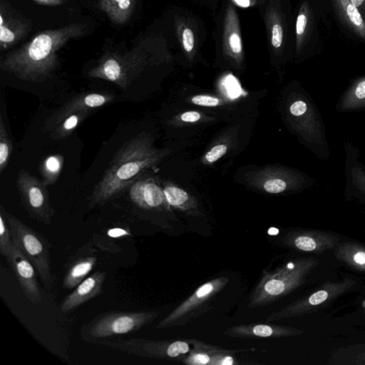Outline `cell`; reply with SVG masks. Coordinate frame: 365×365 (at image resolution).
<instances>
[{"instance_id":"obj_21","label":"cell","mask_w":365,"mask_h":365,"mask_svg":"<svg viewBox=\"0 0 365 365\" xmlns=\"http://www.w3.org/2000/svg\"><path fill=\"white\" fill-rule=\"evenodd\" d=\"M90 112L88 110L78 111L66 116L51 132V138L55 140H59L68 137L88 116Z\"/></svg>"},{"instance_id":"obj_12","label":"cell","mask_w":365,"mask_h":365,"mask_svg":"<svg viewBox=\"0 0 365 365\" xmlns=\"http://www.w3.org/2000/svg\"><path fill=\"white\" fill-rule=\"evenodd\" d=\"M106 274L97 271L78 284L63 301L61 310L63 313L77 309L92 298L98 295L102 290Z\"/></svg>"},{"instance_id":"obj_18","label":"cell","mask_w":365,"mask_h":365,"mask_svg":"<svg viewBox=\"0 0 365 365\" xmlns=\"http://www.w3.org/2000/svg\"><path fill=\"white\" fill-rule=\"evenodd\" d=\"M28 30V24L16 20L9 19L0 15V42L2 48H6L19 41Z\"/></svg>"},{"instance_id":"obj_40","label":"cell","mask_w":365,"mask_h":365,"mask_svg":"<svg viewBox=\"0 0 365 365\" xmlns=\"http://www.w3.org/2000/svg\"><path fill=\"white\" fill-rule=\"evenodd\" d=\"M235 1L240 6L247 7L249 6L248 0H235Z\"/></svg>"},{"instance_id":"obj_3","label":"cell","mask_w":365,"mask_h":365,"mask_svg":"<svg viewBox=\"0 0 365 365\" xmlns=\"http://www.w3.org/2000/svg\"><path fill=\"white\" fill-rule=\"evenodd\" d=\"M1 210L9 226L14 243L34 264L44 287L51 289L55 279L51 268L50 245L48 240L41 233L6 212L2 206Z\"/></svg>"},{"instance_id":"obj_26","label":"cell","mask_w":365,"mask_h":365,"mask_svg":"<svg viewBox=\"0 0 365 365\" xmlns=\"http://www.w3.org/2000/svg\"><path fill=\"white\" fill-rule=\"evenodd\" d=\"M287 187L286 182L278 178L269 179L264 184V189L269 193H279L283 192Z\"/></svg>"},{"instance_id":"obj_39","label":"cell","mask_w":365,"mask_h":365,"mask_svg":"<svg viewBox=\"0 0 365 365\" xmlns=\"http://www.w3.org/2000/svg\"><path fill=\"white\" fill-rule=\"evenodd\" d=\"M236 82L233 80L228 84V88H231L228 90L230 93L235 94L237 92Z\"/></svg>"},{"instance_id":"obj_41","label":"cell","mask_w":365,"mask_h":365,"mask_svg":"<svg viewBox=\"0 0 365 365\" xmlns=\"http://www.w3.org/2000/svg\"><path fill=\"white\" fill-rule=\"evenodd\" d=\"M351 2L356 6L358 7L362 4L364 0H350Z\"/></svg>"},{"instance_id":"obj_36","label":"cell","mask_w":365,"mask_h":365,"mask_svg":"<svg viewBox=\"0 0 365 365\" xmlns=\"http://www.w3.org/2000/svg\"><path fill=\"white\" fill-rule=\"evenodd\" d=\"M355 94L359 98H365V81L359 83L356 88Z\"/></svg>"},{"instance_id":"obj_19","label":"cell","mask_w":365,"mask_h":365,"mask_svg":"<svg viewBox=\"0 0 365 365\" xmlns=\"http://www.w3.org/2000/svg\"><path fill=\"white\" fill-rule=\"evenodd\" d=\"M346 22L361 38L365 39V21L350 0H333Z\"/></svg>"},{"instance_id":"obj_23","label":"cell","mask_w":365,"mask_h":365,"mask_svg":"<svg viewBox=\"0 0 365 365\" xmlns=\"http://www.w3.org/2000/svg\"><path fill=\"white\" fill-rule=\"evenodd\" d=\"M163 190L168 205L181 209L187 207L189 196L184 190L173 185H166Z\"/></svg>"},{"instance_id":"obj_4","label":"cell","mask_w":365,"mask_h":365,"mask_svg":"<svg viewBox=\"0 0 365 365\" xmlns=\"http://www.w3.org/2000/svg\"><path fill=\"white\" fill-rule=\"evenodd\" d=\"M158 316V312L154 311L105 312L85 324L81 329V336L83 340L90 343L117 338L138 331L151 323Z\"/></svg>"},{"instance_id":"obj_14","label":"cell","mask_w":365,"mask_h":365,"mask_svg":"<svg viewBox=\"0 0 365 365\" xmlns=\"http://www.w3.org/2000/svg\"><path fill=\"white\" fill-rule=\"evenodd\" d=\"M130 200L143 209H156L165 205L163 190L150 178L136 180L128 188Z\"/></svg>"},{"instance_id":"obj_13","label":"cell","mask_w":365,"mask_h":365,"mask_svg":"<svg viewBox=\"0 0 365 365\" xmlns=\"http://www.w3.org/2000/svg\"><path fill=\"white\" fill-rule=\"evenodd\" d=\"M115 96L110 93H90L75 96L47 120V125L59 124L70 114L78 111L88 110L101 107L113 101Z\"/></svg>"},{"instance_id":"obj_33","label":"cell","mask_w":365,"mask_h":365,"mask_svg":"<svg viewBox=\"0 0 365 365\" xmlns=\"http://www.w3.org/2000/svg\"><path fill=\"white\" fill-rule=\"evenodd\" d=\"M327 297L328 292L327 291H318L309 297L308 302L311 305H317L324 302Z\"/></svg>"},{"instance_id":"obj_8","label":"cell","mask_w":365,"mask_h":365,"mask_svg":"<svg viewBox=\"0 0 365 365\" xmlns=\"http://www.w3.org/2000/svg\"><path fill=\"white\" fill-rule=\"evenodd\" d=\"M301 274L299 264L295 263L264 272L250 297L248 307H262L274 303L298 284Z\"/></svg>"},{"instance_id":"obj_16","label":"cell","mask_w":365,"mask_h":365,"mask_svg":"<svg viewBox=\"0 0 365 365\" xmlns=\"http://www.w3.org/2000/svg\"><path fill=\"white\" fill-rule=\"evenodd\" d=\"M93 254L78 257L73 260L66 272L63 285L67 289L75 288L93 269L97 262Z\"/></svg>"},{"instance_id":"obj_6","label":"cell","mask_w":365,"mask_h":365,"mask_svg":"<svg viewBox=\"0 0 365 365\" xmlns=\"http://www.w3.org/2000/svg\"><path fill=\"white\" fill-rule=\"evenodd\" d=\"M93 344L138 356L157 359H183L194 348L192 340H150L141 338H120L97 340Z\"/></svg>"},{"instance_id":"obj_37","label":"cell","mask_w":365,"mask_h":365,"mask_svg":"<svg viewBox=\"0 0 365 365\" xmlns=\"http://www.w3.org/2000/svg\"><path fill=\"white\" fill-rule=\"evenodd\" d=\"M37 3L45 6H58L64 2V0H34Z\"/></svg>"},{"instance_id":"obj_2","label":"cell","mask_w":365,"mask_h":365,"mask_svg":"<svg viewBox=\"0 0 365 365\" xmlns=\"http://www.w3.org/2000/svg\"><path fill=\"white\" fill-rule=\"evenodd\" d=\"M158 160L150 139L143 134L125 141L113 155L103 176L89 197V206L102 205L113 200Z\"/></svg>"},{"instance_id":"obj_15","label":"cell","mask_w":365,"mask_h":365,"mask_svg":"<svg viewBox=\"0 0 365 365\" xmlns=\"http://www.w3.org/2000/svg\"><path fill=\"white\" fill-rule=\"evenodd\" d=\"M294 329L268 324H248L235 325L227 328L226 336L237 339L280 338L294 334Z\"/></svg>"},{"instance_id":"obj_25","label":"cell","mask_w":365,"mask_h":365,"mask_svg":"<svg viewBox=\"0 0 365 365\" xmlns=\"http://www.w3.org/2000/svg\"><path fill=\"white\" fill-rule=\"evenodd\" d=\"M294 246L302 251H313L316 249L317 243L314 239L305 235H299L294 240Z\"/></svg>"},{"instance_id":"obj_28","label":"cell","mask_w":365,"mask_h":365,"mask_svg":"<svg viewBox=\"0 0 365 365\" xmlns=\"http://www.w3.org/2000/svg\"><path fill=\"white\" fill-rule=\"evenodd\" d=\"M191 101L195 105L206 107L217 106L220 103L217 98L208 95H197L193 96Z\"/></svg>"},{"instance_id":"obj_10","label":"cell","mask_w":365,"mask_h":365,"mask_svg":"<svg viewBox=\"0 0 365 365\" xmlns=\"http://www.w3.org/2000/svg\"><path fill=\"white\" fill-rule=\"evenodd\" d=\"M5 259L14 272L26 297L32 304L41 303L42 294L34 264L14 243Z\"/></svg>"},{"instance_id":"obj_35","label":"cell","mask_w":365,"mask_h":365,"mask_svg":"<svg viewBox=\"0 0 365 365\" xmlns=\"http://www.w3.org/2000/svg\"><path fill=\"white\" fill-rule=\"evenodd\" d=\"M182 120L185 122H195L200 118V114L197 111H187L180 116Z\"/></svg>"},{"instance_id":"obj_5","label":"cell","mask_w":365,"mask_h":365,"mask_svg":"<svg viewBox=\"0 0 365 365\" xmlns=\"http://www.w3.org/2000/svg\"><path fill=\"white\" fill-rule=\"evenodd\" d=\"M145 46L139 43L124 53L108 52L88 71L91 78L110 81L126 89L148 63Z\"/></svg>"},{"instance_id":"obj_24","label":"cell","mask_w":365,"mask_h":365,"mask_svg":"<svg viewBox=\"0 0 365 365\" xmlns=\"http://www.w3.org/2000/svg\"><path fill=\"white\" fill-rule=\"evenodd\" d=\"M14 242L3 212H0V251L4 257L9 253Z\"/></svg>"},{"instance_id":"obj_17","label":"cell","mask_w":365,"mask_h":365,"mask_svg":"<svg viewBox=\"0 0 365 365\" xmlns=\"http://www.w3.org/2000/svg\"><path fill=\"white\" fill-rule=\"evenodd\" d=\"M135 4V0H101L98 6L112 22L123 24L130 19Z\"/></svg>"},{"instance_id":"obj_9","label":"cell","mask_w":365,"mask_h":365,"mask_svg":"<svg viewBox=\"0 0 365 365\" xmlns=\"http://www.w3.org/2000/svg\"><path fill=\"white\" fill-rule=\"evenodd\" d=\"M22 205L29 216L44 225H50L54 215L47 185L31 173L21 170L16 180Z\"/></svg>"},{"instance_id":"obj_22","label":"cell","mask_w":365,"mask_h":365,"mask_svg":"<svg viewBox=\"0 0 365 365\" xmlns=\"http://www.w3.org/2000/svg\"><path fill=\"white\" fill-rule=\"evenodd\" d=\"M12 142L8 135L6 129V125L3 120L2 116L0 118V173L7 166L9 158L12 153Z\"/></svg>"},{"instance_id":"obj_27","label":"cell","mask_w":365,"mask_h":365,"mask_svg":"<svg viewBox=\"0 0 365 365\" xmlns=\"http://www.w3.org/2000/svg\"><path fill=\"white\" fill-rule=\"evenodd\" d=\"M307 24V16L305 11L301 10L297 16L296 21V34L297 38V46H299L301 39L304 34Z\"/></svg>"},{"instance_id":"obj_29","label":"cell","mask_w":365,"mask_h":365,"mask_svg":"<svg viewBox=\"0 0 365 365\" xmlns=\"http://www.w3.org/2000/svg\"><path fill=\"white\" fill-rule=\"evenodd\" d=\"M227 43L231 51L235 54H240L242 46L239 32L232 31L228 37Z\"/></svg>"},{"instance_id":"obj_7","label":"cell","mask_w":365,"mask_h":365,"mask_svg":"<svg viewBox=\"0 0 365 365\" xmlns=\"http://www.w3.org/2000/svg\"><path fill=\"white\" fill-rule=\"evenodd\" d=\"M230 279L218 277L210 279L200 287L156 326L161 329L185 325L212 308L210 305L214 297L228 284Z\"/></svg>"},{"instance_id":"obj_32","label":"cell","mask_w":365,"mask_h":365,"mask_svg":"<svg viewBox=\"0 0 365 365\" xmlns=\"http://www.w3.org/2000/svg\"><path fill=\"white\" fill-rule=\"evenodd\" d=\"M283 39L282 27L279 24H275L272 28V44L274 48L281 46Z\"/></svg>"},{"instance_id":"obj_20","label":"cell","mask_w":365,"mask_h":365,"mask_svg":"<svg viewBox=\"0 0 365 365\" xmlns=\"http://www.w3.org/2000/svg\"><path fill=\"white\" fill-rule=\"evenodd\" d=\"M63 166V156L61 154L50 155L43 159L40 166V172L46 185H51L56 182Z\"/></svg>"},{"instance_id":"obj_31","label":"cell","mask_w":365,"mask_h":365,"mask_svg":"<svg viewBox=\"0 0 365 365\" xmlns=\"http://www.w3.org/2000/svg\"><path fill=\"white\" fill-rule=\"evenodd\" d=\"M182 45L183 48L187 52H191L195 45V38L192 31L186 28L182 33Z\"/></svg>"},{"instance_id":"obj_11","label":"cell","mask_w":365,"mask_h":365,"mask_svg":"<svg viewBox=\"0 0 365 365\" xmlns=\"http://www.w3.org/2000/svg\"><path fill=\"white\" fill-rule=\"evenodd\" d=\"M242 351L218 348L194 340V348L182 361L188 365H231L234 361L231 354Z\"/></svg>"},{"instance_id":"obj_38","label":"cell","mask_w":365,"mask_h":365,"mask_svg":"<svg viewBox=\"0 0 365 365\" xmlns=\"http://www.w3.org/2000/svg\"><path fill=\"white\" fill-rule=\"evenodd\" d=\"M354 260L357 264H365V253L363 252H359L356 253L354 256Z\"/></svg>"},{"instance_id":"obj_30","label":"cell","mask_w":365,"mask_h":365,"mask_svg":"<svg viewBox=\"0 0 365 365\" xmlns=\"http://www.w3.org/2000/svg\"><path fill=\"white\" fill-rule=\"evenodd\" d=\"M227 152V146L223 144L217 145L214 146L205 155V159L209 163H213L220 159Z\"/></svg>"},{"instance_id":"obj_1","label":"cell","mask_w":365,"mask_h":365,"mask_svg":"<svg viewBox=\"0 0 365 365\" xmlns=\"http://www.w3.org/2000/svg\"><path fill=\"white\" fill-rule=\"evenodd\" d=\"M85 33L86 25L80 23L44 31L22 47L6 54L1 60L0 68L24 81L43 82L51 77L58 66L59 49Z\"/></svg>"},{"instance_id":"obj_34","label":"cell","mask_w":365,"mask_h":365,"mask_svg":"<svg viewBox=\"0 0 365 365\" xmlns=\"http://www.w3.org/2000/svg\"><path fill=\"white\" fill-rule=\"evenodd\" d=\"M307 110V105L302 101L294 102L290 107V112L292 115L299 116L302 115Z\"/></svg>"}]
</instances>
